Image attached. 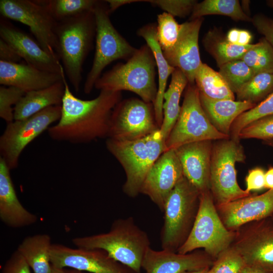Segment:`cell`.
<instances>
[{"instance_id": "obj_1", "label": "cell", "mask_w": 273, "mask_h": 273, "mask_svg": "<svg viewBox=\"0 0 273 273\" xmlns=\"http://www.w3.org/2000/svg\"><path fill=\"white\" fill-rule=\"evenodd\" d=\"M62 79L65 92L61 116L57 123L48 129L49 136L54 141L75 144L108 137L111 114L121 101V92L100 90L96 98L82 100L70 90L64 69Z\"/></svg>"}, {"instance_id": "obj_2", "label": "cell", "mask_w": 273, "mask_h": 273, "mask_svg": "<svg viewBox=\"0 0 273 273\" xmlns=\"http://www.w3.org/2000/svg\"><path fill=\"white\" fill-rule=\"evenodd\" d=\"M72 242L78 248L103 250L135 273H141L144 257L151 247L147 233L132 216L115 220L107 233L75 237Z\"/></svg>"}, {"instance_id": "obj_3", "label": "cell", "mask_w": 273, "mask_h": 273, "mask_svg": "<svg viewBox=\"0 0 273 273\" xmlns=\"http://www.w3.org/2000/svg\"><path fill=\"white\" fill-rule=\"evenodd\" d=\"M93 11L57 22V55L76 92L79 91L82 66L96 34Z\"/></svg>"}, {"instance_id": "obj_4", "label": "cell", "mask_w": 273, "mask_h": 273, "mask_svg": "<svg viewBox=\"0 0 273 273\" xmlns=\"http://www.w3.org/2000/svg\"><path fill=\"white\" fill-rule=\"evenodd\" d=\"M108 150L123 167L126 180L123 191L134 198L140 194L145 178L153 165L166 151V140L160 128L144 138L128 141L108 138Z\"/></svg>"}, {"instance_id": "obj_5", "label": "cell", "mask_w": 273, "mask_h": 273, "mask_svg": "<svg viewBox=\"0 0 273 273\" xmlns=\"http://www.w3.org/2000/svg\"><path fill=\"white\" fill-rule=\"evenodd\" d=\"M156 66L153 54L145 44L137 49L125 63L118 64L102 75L94 87L100 90L133 92L144 102L154 105L158 89Z\"/></svg>"}, {"instance_id": "obj_6", "label": "cell", "mask_w": 273, "mask_h": 273, "mask_svg": "<svg viewBox=\"0 0 273 273\" xmlns=\"http://www.w3.org/2000/svg\"><path fill=\"white\" fill-rule=\"evenodd\" d=\"M200 193L184 176L164 205L160 233L162 249L177 252L188 238L198 211Z\"/></svg>"}, {"instance_id": "obj_7", "label": "cell", "mask_w": 273, "mask_h": 273, "mask_svg": "<svg viewBox=\"0 0 273 273\" xmlns=\"http://www.w3.org/2000/svg\"><path fill=\"white\" fill-rule=\"evenodd\" d=\"M245 159L240 140L230 138L213 142L209 186L217 206L251 195L239 186L237 180L236 164L243 163Z\"/></svg>"}, {"instance_id": "obj_8", "label": "cell", "mask_w": 273, "mask_h": 273, "mask_svg": "<svg viewBox=\"0 0 273 273\" xmlns=\"http://www.w3.org/2000/svg\"><path fill=\"white\" fill-rule=\"evenodd\" d=\"M235 234L222 221L214 205L209 191L202 193L196 217L185 242L177 252L187 254L203 248L210 255L217 257L230 247Z\"/></svg>"}, {"instance_id": "obj_9", "label": "cell", "mask_w": 273, "mask_h": 273, "mask_svg": "<svg viewBox=\"0 0 273 273\" xmlns=\"http://www.w3.org/2000/svg\"><path fill=\"white\" fill-rule=\"evenodd\" d=\"M230 138L211 123L202 107L195 83H188L179 116L166 140V151L199 141Z\"/></svg>"}, {"instance_id": "obj_10", "label": "cell", "mask_w": 273, "mask_h": 273, "mask_svg": "<svg viewBox=\"0 0 273 273\" xmlns=\"http://www.w3.org/2000/svg\"><path fill=\"white\" fill-rule=\"evenodd\" d=\"M93 12L96 22V49L93 63L86 78L83 90L89 94L104 68L118 59L128 60L137 49L131 46L112 24L108 7L98 1Z\"/></svg>"}, {"instance_id": "obj_11", "label": "cell", "mask_w": 273, "mask_h": 273, "mask_svg": "<svg viewBox=\"0 0 273 273\" xmlns=\"http://www.w3.org/2000/svg\"><path fill=\"white\" fill-rule=\"evenodd\" d=\"M61 112V105L51 106L27 119L7 123L0 137V154L10 170L17 168L26 147L59 120Z\"/></svg>"}, {"instance_id": "obj_12", "label": "cell", "mask_w": 273, "mask_h": 273, "mask_svg": "<svg viewBox=\"0 0 273 273\" xmlns=\"http://www.w3.org/2000/svg\"><path fill=\"white\" fill-rule=\"evenodd\" d=\"M0 12L5 18L27 25L40 47L58 57L55 34L57 22L40 1L1 0Z\"/></svg>"}, {"instance_id": "obj_13", "label": "cell", "mask_w": 273, "mask_h": 273, "mask_svg": "<svg viewBox=\"0 0 273 273\" xmlns=\"http://www.w3.org/2000/svg\"><path fill=\"white\" fill-rule=\"evenodd\" d=\"M154 105L137 98L120 101L111 114L108 138L117 141L138 140L159 129Z\"/></svg>"}, {"instance_id": "obj_14", "label": "cell", "mask_w": 273, "mask_h": 273, "mask_svg": "<svg viewBox=\"0 0 273 273\" xmlns=\"http://www.w3.org/2000/svg\"><path fill=\"white\" fill-rule=\"evenodd\" d=\"M52 265L89 273H135L100 249L73 248L53 244L51 250Z\"/></svg>"}, {"instance_id": "obj_15", "label": "cell", "mask_w": 273, "mask_h": 273, "mask_svg": "<svg viewBox=\"0 0 273 273\" xmlns=\"http://www.w3.org/2000/svg\"><path fill=\"white\" fill-rule=\"evenodd\" d=\"M183 176L182 167L175 150H167L149 170L140 193L149 197L163 212L168 196Z\"/></svg>"}, {"instance_id": "obj_16", "label": "cell", "mask_w": 273, "mask_h": 273, "mask_svg": "<svg viewBox=\"0 0 273 273\" xmlns=\"http://www.w3.org/2000/svg\"><path fill=\"white\" fill-rule=\"evenodd\" d=\"M247 230L233 247L245 260L247 266L273 271V221L266 218Z\"/></svg>"}, {"instance_id": "obj_17", "label": "cell", "mask_w": 273, "mask_h": 273, "mask_svg": "<svg viewBox=\"0 0 273 273\" xmlns=\"http://www.w3.org/2000/svg\"><path fill=\"white\" fill-rule=\"evenodd\" d=\"M203 18L187 21L180 24L174 45L162 51L168 64L179 69L187 77L189 83H195L196 72L202 63L200 59L198 39Z\"/></svg>"}, {"instance_id": "obj_18", "label": "cell", "mask_w": 273, "mask_h": 273, "mask_svg": "<svg viewBox=\"0 0 273 273\" xmlns=\"http://www.w3.org/2000/svg\"><path fill=\"white\" fill-rule=\"evenodd\" d=\"M218 209L222 221L229 230L267 218L273 214V189L218 205Z\"/></svg>"}, {"instance_id": "obj_19", "label": "cell", "mask_w": 273, "mask_h": 273, "mask_svg": "<svg viewBox=\"0 0 273 273\" xmlns=\"http://www.w3.org/2000/svg\"><path fill=\"white\" fill-rule=\"evenodd\" d=\"M0 36L26 63L42 70L61 73L63 66L57 57L46 52L29 35L2 19Z\"/></svg>"}, {"instance_id": "obj_20", "label": "cell", "mask_w": 273, "mask_h": 273, "mask_svg": "<svg viewBox=\"0 0 273 273\" xmlns=\"http://www.w3.org/2000/svg\"><path fill=\"white\" fill-rule=\"evenodd\" d=\"M213 142H193L174 149L180 163L184 176L200 194L210 190Z\"/></svg>"}, {"instance_id": "obj_21", "label": "cell", "mask_w": 273, "mask_h": 273, "mask_svg": "<svg viewBox=\"0 0 273 273\" xmlns=\"http://www.w3.org/2000/svg\"><path fill=\"white\" fill-rule=\"evenodd\" d=\"M210 264L208 256L201 252L184 254L150 247L144 257L142 267L145 273H183L209 267Z\"/></svg>"}, {"instance_id": "obj_22", "label": "cell", "mask_w": 273, "mask_h": 273, "mask_svg": "<svg viewBox=\"0 0 273 273\" xmlns=\"http://www.w3.org/2000/svg\"><path fill=\"white\" fill-rule=\"evenodd\" d=\"M61 73L44 71L27 63L0 60V84L14 86L26 93L50 86L62 80Z\"/></svg>"}, {"instance_id": "obj_23", "label": "cell", "mask_w": 273, "mask_h": 273, "mask_svg": "<svg viewBox=\"0 0 273 273\" xmlns=\"http://www.w3.org/2000/svg\"><path fill=\"white\" fill-rule=\"evenodd\" d=\"M10 170L0 157V219L12 228L32 225L37 221V216L27 210L19 201Z\"/></svg>"}, {"instance_id": "obj_24", "label": "cell", "mask_w": 273, "mask_h": 273, "mask_svg": "<svg viewBox=\"0 0 273 273\" xmlns=\"http://www.w3.org/2000/svg\"><path fill=\"white\" fill-rule=\"evenodd\" d=\"M202 107L213 126L221 133L230 136L231 126L241 114L256 105L232 100H212L199 93Z\"/></svg>"}, {"instance_id": "obj_25", "label": "cell", "mask_w": 273, "mask_h": 273, "mask_svg": "<svg viewBox=\"0 0 273 273\" xmlns=\"http://www.w3.org/2000/svg\"><path fill=\"white\" fill-rule=\"evenodd\" d=\"M64 92L62 79L48 87L26 93L14 107V120L27 119L51 106H61Z\"/></svg>"}, {"instance_id": "obj_26", "label": "cell", "mask_w": 273, "mask_h": 273, "mask_svg": "<svg viewBox=\"0 0 273 273\" xmlns=\"http://www.w3.org/2000/svg\"><path fill=\"white\" fill-rule=\"evenodd\" d=\"M156 26L154 24H148L140 28L138 31V34L146 40L147 44L151 50L157 68L158 85L154 109L155 119L160 128L163 118V97L166 91L167 80L173 72L175 68L170 65L164 57L156 38Z\"/></svg>"}, {"instance_id": "obj_27", "label": "cell", "mask_w": 273, "mask_h": 273, "mask_svg": "<svg viewBox=\"0 0 273 273\" xmlns=\"http://www.w3.org/2000/svg\"><path fill=\"white\" fill-rule=\"evenodd\" d=\"M52 245L49 235L39 234L25 238L17 250L24 258L33 273H51Z\"/></svg>"}, {"instance_id": "obj_28", "label": "cell", "mask_w": 273, "mask_h": 273, "mask_svg": "<svg viewBox=\"0 0 273 273\" xmlns=\"http://www.w3.org/2000/svg\"><path fill=\"white\" fill-rule=\"evenodd\" d=\"M189 83L184 73L175 68L171 74V81L163 97V121L160 131L166 140L180 113L179 102L181 94Z\"/></svg>"}, {"instance_id": "obj_29", "label": "cell", "mask_w": 273, "mask_h": 273, "mask_svg": "<svg viewBox=\"0 0 273 273\" xmlns=\"http://www.w3.org/2000/svg\"><path fill=\"white\" fill-rule=\"evenodd\" d=\"M203 43L206 51L214 59L218 67L236 60L241 59L254 43L239 46L230 42L223 32L216 28L204 35Z\"/></svg>"}, {"instance_id": "obj_30", "label": "cell", "mask_w": 273, "mask_h": 273, "mask_svg": "<svg viewBox=\"0 0 273 273\" xmlns=\"http://www.w3.org/2000/svg\"><path fill=\"white\" fill-rule=\"evenodd\" d=\"M195 83L199 93L212 100H235V94L230 89L219 73L205 63L198 69Z\"/></svg>"}, {"instance_id": "obj_31", "label": "cell", "mask_w": 273, "mask_h": 273, "mask_svg": "<svg viewBox=\"0 0 273 273\" xmlns=\"http://www.w3.org/2000/svg\"><path fill=\"white\" fill-rule=\"evenodd\" d=\"M210 15L228 16L237 21L251 22L252 20V17L244 12L238 0H204L197 2L190 15V20Z\"/></svg>"}, {"instance_id": "obj_32", "label": "cell", "mask_w": 273, "mask_h": 273, "mask_svg": "<svg viewBox=\"0 0 273 273\" xmlns=\"http://www.w3.org/2000/svg\"><path fill=\"white\" fill-rule=\"evenodd\" d=\"M273 93V73L255 74L235 94L237 100L256 104Z\"/></svg>"}, {"instance_id": "obj_33", "label": "cell", "mask_w": 273, "mask_h": 273, "mask_svg": "<svg viewBox=\"0 0 273 273\" xmlns=\"http://www.w3.org/2000/svg\"><path fill=\"white\" fill-rule=\"evenodd\" d=\"M241 59L255 74L273 73V47L264 37L254 43Z\"/></svg>"}, {"instance_id": "obj_34", "label": "cell", "mask_w": 273, "mask_h": 273, "mask_svg": "<svg viewBox=\"0 0 273 273\" xmlns=\"http://www.w3.org/2000/svg\"><path fill=\"white\" fill-rule=\"evenodd\" d=\"M57 22L93 11L98 1L94 0L40 1Z\"/></svg>"}, {"instance_id": "obj_35", "label": "cell", "mask_w": 273, "mask_h": 273, "mask_svg": "<svg viewBox=\"0 0 273 273\" xmlns=\"http://www.w3.org/2000/svg\"><path fill=\"white\" fill-rule=\"evenodd\" d=\"M219 68L218 72L234 94L255 75L241 59L228 62Z\"/></svg>"}, {"instance_id": "obj_36", "label": "cell", "mask_w": 273, "mask_h": 273, "mask_svg": "<svg viewBox=\"0 0 273 273\" xmlns=\"http://www.w3.org/2000/svg\"><path fill=\"white\" fill-rule=\"evenodd\" d=\"M273 115V93L253 108L241 114L233 122L230 138L240 140V131L250 123L263 117Z\"/></svg>"}, {"instance_id": "obj_37", "label": "cell", "mask_w": 273, "mask_h": 273, "mask_svg": "<svg viewBox=\"0 0 273 273\" xmlns=\"http://www.w3.org/2000/svg\"><path fill=\"white\" fill-rule=\"evenodd\" d=\"M180 24H179L171 14L163 12L157 16L156 35L162 50L172 48L177 40Z\"/></svg>"}, {"instance_id": "obj_38", "label": "cell", "mask_w": 273, "mask_h": 273, "mask_svg": "<svg viewBox=\"0 0 273 273\" xmlns=\"http://www.w3.org/2000/svg\"><path fill=\"white\" fill-rule=\"evenodd\" d=\"M247 267L243 257L232 247L217 256L209 270L211 273H243Z\"/></svg>"}, {"instance_id": "obj_39", "label": "cell", "mask_w": 273, "mask_h": 273, "mask_svg": "<svg viewBox=\"0 0 273 273\" xmlns=\"http://www.w3.org/2000/svg\"><path fill=\"white\" fill-rule=\"evenodd\" d=\"M239 139H256L262 141L273 140V115L257 119L245 126Z\"/></svg>"}, {"instance_id": "obj_40", "label": "cell", "mask_w": 273, "mask_h": 273, "mask_svg": "<svg viewBox=\"0 0 273 273\" xmlns=\"http://www.w3.org/2000/svg\"><path fill=\"white\" fill-rule=\"evenodd\" d=\"M26 93L14 86L0 87V117L7 123L14 120L13 106L20 101Z\"/></svg>"}, {"instance_id": "obj_41", "label": "cell", "mask_w": 273, "mask_h": 273, "mask_svg": "<svg viewBox=\"0 0 273 273\" xmlns=\"http://www.w3.org/2000/svg\"><path fill=\"white\" fill-rule=\"evenodd\" d=\"M159 7L173 17L184 18L191 15L193 8L198 2L195 0H156L145 1Z\"/></svg>"}, {"instance_id": "obj_42", "label": "cell", "mask_w": 273, "mask_h": 273, "mask_svg": "<svg viewBox=\"0 0 273 273\" xmlns=\"http://www.w3.org/2000/svg\"><path fill=\"white\" fill-rule=\"evenodd\" d=\"M27 262L16 250L6 262L2 273H32Z\"/></svg>"}, {"instance_id": "obj_43", "label": "cell", "mask_w": 273, "mask_h": 273, "mask_svg": "<svg viewBox=\"0 0 273 273\" xmlns=\"http://www.w3.org/2000/svg\"><path fill=\"white\" fill-rule=\"evenodd\" d=\"M251 23L257 31L273 47V19L257 14L252 17Z\"/></svg>"}, {"instance_id": "obj_44", "label": "cell", "mask_w": 273, "mask_h": 273, "mask_svg": "<svg viewBox=\"0 0 273 273\" xmlns=\"http://www.w3.org/2000/svg\"><path fill=\"white\" fill-rule=\"evenodd\" d=\"M265 173L264 170L260 167L249 170L246 177V190L250 192L265 188Z\"/></svg>"}, {"instance_id": "obj_45", "label": "cell", "mask_w": 273, "mask_h": 273, "mask_svg": "<svg viewBox=\"0 0 273 273\" xmlns=\"http://www.w3.org/2000/svg\"><path fill=\"white\" fill-rule=\"evenodd\" d=\"M21 58L13 48L3 39H0V60L12 63H19Z\"/></svg>"}, {"instance_id": "obj_46", "label": "cell", "mask_w": 273, "mask_h": 273, "mask_svg": "<svg viewBox=\"0 0 273 273\" xmlns=\"http://www.w3.org/2000/svg\"><path fill=\"white\" fill-rule=\"evenodd\" d=\"M252 36L251 33L247 30L239 29L237 44L239 46H247L251 44Z\"/></svg>"}, {"instance_id": "obj_47", "label": "cell", "mask_w": 273, "mask_h": 273, "mask_svg": "<svg viewBox=\"0 0 273 273\" xmlns=\"http://www.w3.org/2000/svg\"><path fill=\"white\" fill-rule=\"evenodd\" d=\"M239 29L232 28L229 30L225 36L226 39L233 44H237Z\"/></svg>"}, {"instance_id": "obj_48", "label": "cell", "mask_w": 273, "mask_h": 273, "mask_svg": "<svg viewBox=\"0 0 273 273\" xmlns=\"http://www.w3.org/2000/svg\"><path fill=\"white\" fill-rule=\"evenodd\" d=\"M265 188L273 189V167H270L265 173Z\"/></svg>"}, {"instance_id": "obj_49", "label": "cell", "mask_w": 273, "mask_h": 273, "mask_svg": "<svg viewBox=\"0 0 273 273\" xmlns=\"http://www.w3.org/2000/svg\"><path fill=\"white\" fill-rule=\"evenodd\" d=\"M243 273H273V271H267L258 268L247 266Z\"/></svg>"}, {"instance_id": "obj_50", "label": "cell", "mask_w": 273, "mask_h": 273, "mask_svg": "<svg viewBox=\"0 0 273 273\" xmlns=\"http://www.w3.org/2000/svg\"><path fill=\"white\" fill-rule=\"evenodd\" d=\"M51 273H70V269H67L66 268L58 267L52 265Z\"/></svg>"}, {"instance_id": "obj_51", "label": "cell", "mask_w": 273, "mask_h": 273, "mask_svg": "<svg viewBox=\"0 0 273 273\" xmlns=\"http://www.w3.org/2000/svg\"><path fill=\"white\" fill-rule=\"evenodd\" d=\"M249 2L250 1H243L242 2V4H242V6H241L244 12L246 14H247V15L249 16H250L249 14V13L250 12L249 6Z\"/></svg>"}, {"instance_id": "obj_52", "label": "cell", "mask_w": 273, "mask_h": 273, "mask_svg": "<svg viewBox=\"0 0 273 273\" xmlns=\"http://www.w3.org/2000/svg\"><path fill=\"white\" fill-rule=\"evenodd\" d=\"M209 267H207L198 270L187 271L183 273H206Z\"/></svg>"}, {"instance_id": "obj_53", "label": "cell", "mask_w": 273, "mask_h": 273, "mask_svg": "<svg viewBox=\"0 0 273 273\" xmlns=\"http://www.w3.org/2000/svg\"><path fill=\"white\" fill-rule=\"evenodd\" d=\"M262 144L273 149V140L262 141Z\"/></svg>"}, {"instance_id": "obj_54", "label": "cell", "mask_w": 273, "mask_h": 273, "mask_svg": "<svg viewBox=\"0 0 273 273\" xmlns=\"http://www.w3.org/2000/svg\"><path fill=\"white\" fill-rule=\"evenodd\" d=\"M267 5L273 9V0H268L266 1Z\"/></svg>"}, {"instance_id": "obj_55", "label": "cell", "mask_w": 273, "mask_h": 273, "mask_svg": "<svg viewBox=\"0 0 273 273\" xmlns=\"http://www.w3.org/2000/svg\"><path fill=\"white\" fill-rule=\"evenodd\" d=\"M70 273H86L85 272L73 269H70Z\"/></svg>"}, {"instance_id": "obj_56", "label": "cell", "mask_w": 273, "mask_h": 273, "mask_svg": "<svg viewBox=\"0 0 273 273\" xmlns=\"http://www.w3.org/2000/svg\"><path fill=\"white\" fill-rule=\"evenodd\" d=\"M206 273H211L210 270H209V269L206 271Z\"/></svg>"}]
</instances>
